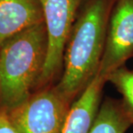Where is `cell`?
Listing matches in <instances>:
<instances>
[{"label":"cell","instance_id":"cell-7","mask_svg":"<svg viewBox=\"0 0 133 133\" xmlns=\"http://www.w3.org/2000/svg\"><path fill=\"white\" fill-rule=\"evenodd\" d=\"M107 82L96 74L78 99L74 100L62 133H88L99 108L102 89Z\"/></svg>","mask_w":133,"mask_h":133},{"label":"cell","instance_id":"cell-9","mask_svg":"<svg viewBox=\"0 0 133 133\" xmlns=\"http://www.w3.org/2000/svg\"><path fill=\"white\" fill-rule=\"evenodd\" d=\"M106 79L111 82L121 92L124 105L133 118V71L122 66L111 72Z\"/></svg>","mask_w":133,"mask_h":133},{"label":"cell","instance_id":"cell-3","mask_svg":"<svg viewBox=\"0 0 133 133\" xmlns=\"http://www.w3.org/2000/svg\"><path fill=\"white\" fill-rule=\"evenodd\" d=\"M85 0H39L48 36L43 69L34 92L55 85L63 72L64 54L69 35Z\"/></svg>","mask_w":133,"mask_h":133},{"label":"cell","instance_id":"cell-8","mask_svg":"<svg viewBox=\"0 0 133 133\" xmlns=\"http://www.w3.org/2000/svg\"><path fill=\"white\" fill-rule=\"evenodd\" d=\"M133 118L123 101L106 99L99 105L88 133H125Z\"/></svg>","mask_w":133,"mask_h":133},{"label":"cell","instance_id":"cell-1","mask_svg":"<svg viewBox=\"0 0 133 133\" xmlns=\"http://www.w3.org/2000/svg\"><path fill=\"white\" fill-rule=\"evenodd\" d=\"M115 2L85 0L79 10L66 42L62 77L55 85L71 103L98 73Z\"/></svg>","mask_w":133,"mask_h":133},{"label":"cell","instance_id":"cell-2","mask_svg":"<svg viewBox=\"0 0 133 133\" xmlns=\"http://www.w3.org/2000/svg\"><path fill=\"white\" fill-rule=\"evenodd\" d=\"M48 50L44 23L6 40L0 47V108L10 110L34 92Z\"/></svg>","mask_w":133,"mask_h":133},{"label":"cell","instance_id":"cell-4","mask_svg":"<svg viewBox=\"0 0 133 133\" xmlns=\"http://www.w3.org/2000/svg\"><path fill=\"white\" fill-rule=\"evenodd\" d=\"M72 105L53 85L7 111L18 133H62Z\"/></svg>","mask_w":133,"mask_h":133},{"label":"cell","instance_id":"cell-6","mask_svg":"<svg viewBox=\"0 0 133 133\" xmlns=\"http://www.w3.org/2000/svg\"><path fill=\"white\" fill-rule=\"evenodd\" d=\"M43 23L39 0H0V47L13 36Z\"/></svg>","mask_w":133,"mask_h":133},{"label":"cell","instance_id":"cell-10","mask_svg":"<svg viewBox=\"0 0 133 133\" xmlns=\"http://www.w3.org/2000/svg\"><path fill=\"white\" fill-rule=\"evenodd\" d=\"M0 133H18L13 125L7 110L0 108Z\"/></svg>","mask_w":133,"mask_h":133},{"label":"cell","instance_id":"cell-5","mask_svg":"<svg viewBox=\"0 0 133 133\" xmlns=\"http://www.w3.org/2000/svg\"><path fill=\"white\" fill-rule=\"evenodd\" d=\"M133 55V0H116L98 73L104 78ZM107 81V79H106Z\"/></svg>","mask_w":133,"mask_h":133}]
</instances>
